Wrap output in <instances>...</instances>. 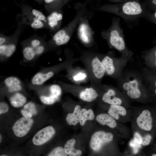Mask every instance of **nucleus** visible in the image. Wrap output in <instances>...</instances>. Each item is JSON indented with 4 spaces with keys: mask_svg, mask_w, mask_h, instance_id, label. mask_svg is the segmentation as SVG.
<instances>
[{
    "mask_svg": "<svg viewBox=\"0 0 156 156\" xmlns=\"http://www.w3.org/2000/svg\"><path fill=\"white\" fill-rule=\"evenodd\" d=\"M96 119L100 124L116 129L117 135L120 138H129L130 131L129 129L109 114L106 113L100 114L96 116Z\"/></svg>",
    "mask_w": 156,
    "mask_h": 156,
    "instance_id": "obj_1",
    "label": "nucleus"
},
{
    "mask_svg": "<svg viewBox=\"0 0 156 156\" xmlns=\"http://www.w3.org/2000/svg\"><path fill=\"white\" fill-rule=\"evenodd\" d=\"M122 89L125 96L127 98L138 101L143 102V90L138 79L131 77L123 82Z\"/></svg>",
    "mask_w": 156,
    "mask_h": 156,
    "instance_id": "obj_2",
    "label": "nucleus"
},
{
    "mask_svg": "<svg viewBox=\"0 0 156 156\" xmlns=\"http://www.w3.org/2000/svg\"><path fill=\"white\" fill-rule=\"evenodd\" d=\"M120 19H116L114 27L109 33V42L110 45L123 53H127L122 29L120 26Z\"/></svg>",
    "mask_w": 156,
    "mask_h": 156,
    "instance_id": "obj_3",
    "label": "nucleus"
},
{
    "mask_svg": "<svg viewBox=\"0 0 156 156\" xmlns=\"http://www.w3.org/2000/svg\"><path fill=\"white\" fill-rule=\"evenodd\" d=\"M108 113L117 121L122 123L131 121L133 110L119 105H110Z\"/></svg>",
    "mask_w": 156,
    "mask_h": 156,
    "instance_id": "obj_4",
    "label": "nucleus"
},
{
    "mask_svg": "<svg viewBox=\"0 0 156 156\" xmlns=\"http://www.w3.org/2000/svg\"><path fill=\"white\" fill-rule=\"evenodd\" d=\"M114 135L110 132L100 131L95 132L92 135L90 146L93 150L98 151L105 144L113 141Z\"/></svg>",
    "mask_w": 156,
    "mask_h": 156,
    "instance_id": "obj_5",
    "label": "nucleus"
},
{
    "mask_svg": "<svg viewBox=\"0 0 156 156\" xmlns=\"http://www.w3.org/2000/svg\"><path fill=\"white\" fill-rule=\"evenodd\" d=\"M125 96H123L120 93L118 94L115 90L110 89L103 94L102 100L105 103L110 105H119L130 108Z\"/></svg>",
    "mask_w": 156,
    "mask_h": 156,
    "instance_id": "obj_6",
    "label": "nucleus"
},
{
    "mask_svg": "<svg viewBox=\"0 0 156 156\" xmlns=\"http://www.w3.org/2000/svg\"><path fill=\"white\" fill-rule=\"evenodd\" d=\"M33 123V120L30 118L24 116L20 118L12 127L14 134L18 137L25 136L30 130Z\"/></svg>",
    "mask_w": 156,
    "mask_h": 156,
    "instance_id": "obj_7",
    "label": "nucleus"
},
{
    "mask_svg": "<svg viewBox=\"0 0 156 156\" xmlns=\"http://www.w3.org/2000/svg\"><path fill=\"white\" fill-rule=\"evenodd\" d=\"M55 131L51 126H48L39 131L34 136L32 139L35 145H40L49 140L54 135Z\"/></svg>",
    "mask_w": 156,
    "mask_h": 156,
    "instance_id": "obj_8",
    "label": "nucleus"
},
{
    "mask_svg": "<svg viewBox=\"0 0 156 156\" xmlns=\"http://www.w3.org/2000/svg\"><path fill=\"white\" fill-rule=\"evenodd\" d=\"M121 14L124 15L134 16L140 15L143 12L140 4L136 1H129L123 5Z\"/></svg>",
    "mask_w": 156,
    "mask_h": 156,
    "instance_id": "obj_9",
    "label": "nucleus"
},
{
    "mask_svg": "<svg viewBox=\"0 0 156 156\" xmlns=\"http://www.w3.org/2000/svg\"><path fill=\"white\" fill-rule=\"evenodd\" d=\"M91 64L94 76L98 79L102 78L105 73V70L101 61L96 57L92 60Z\"/></svg>",
    "mask_w": 156,
    "mask_h": 156,
    "instance_id": "obj_10",
    "label": "nucleus"
},
{
    "mask_svg": "<svg viewBox=\"0 0 156 156\" xmlns=\"http://www.w3.org/2000/svg\"><path fill=\"white\" fill-rule=\"evenodd\" d=\"M54 74L52 71L46 73H37L32 78L31 82L34 85H41L52 77Z\"/></svg>",
    "mask_w": 156,
    "mask_h": 156,
    "instance_id": "obj_11",
    "label": "nucleus"
},
{
    "mask_svg": "<svg viewBox=\"0 0 156 156\" xmlns=\"http://www.w3.org/2000/svg\"><path fill=\"white\" fill-rule=\"evenodd\" d=\"M96 91L92 88H86L81 91L80 94L81 99L88 102H91L94 101L98 96Z\"/></svg>",
    "mask_w": 156,
    "mask_h": 156,
    "instance_id": "obj_12",
    "label": "nucleus"
},
{
    "mask_svg": "<svg viewBox=\"0 0 156 156\" xmlns=\"http://www.w3.org/2000/svg\"><path fill=\"white\" fill-rule=\"evenodd\" d=\"M81 108L80 105H77L75 107L73 113L67 114L66 120L68 125L75 126L79 122Z\"/></svg>",
    "mask_w": 156,
    "mask_h": 156,
    "instance_id": "obj_13",
    "label": "nucleus"
},
{
    "mask_svg": "<svg viewBox=\"0 0 156 156\" xmlns=\"http://www.w3.org/2000/svg\"><path fill=\"white\" fill-rule=\"evenodd\" d=\"M76 141L74 139L68 140L64 145V149L67 155L70 156H80L82 154L81 151L74 148V146Z\"/></svg>",
    "mask_w": 156,
    "mask_h": 156,
    "instance_id": "obj_14",
    "label": "nucleus"
},
{
    "mask_svg": "<svg viewBox=\"0 0 156 156\" xmlns=\"http://www.w3.org/2000/svg\"><path fill=\"white\" fill-rule=\"evenodd\" d=\"M101 62L103 64L107 75H111L115 72L116 68L113 59L108 56H105Z\"/></svg>",
    "mask_w": 156,
    "mask_h": 156,
    "instance_id": "obj_15",
    "label": "nucleus"
},
{
    "mask_svg": "<svg viewBox=\"0 0 156 156\" xmlns=\"http://www.w3.org/2000/svg\"><path fill=\"white\" fill-rule=\"evenodd\" d=\"M21 112L23 116L31 118L37 113V111L35 104L32 102H29L24 105Z\"/></svg>",
    "mask_w": 156,
    "mask_h": 156,
    "instance_id": "obj_16",
    "label": "nucleus"
},
{
    "mask_svg": "<svg viewBox=\"0 0 156 156\" xmlns=\"http://www.w3.org/2000/svg\"><path fill=\"white\" fill-rule=\"evenodd\" d=\"M11 105L15 107L23 106L26 102V99L23 95L19 93H16L10 99Z\"/></svg>",
    "mask_w": 156,
    "mask_h": 156,
    "instance_id": "obj_17",
    "label": "nucleus"
},
{
    "mask_svg": "<svg viewBox=\"0 0 156 156\" xmlns=\"http://www.w3.org/2000/svg\"><path fill=\"white\" fill-rule=\"evenodd\" d=\"M94 118V115L92 109H89L87 110L85 108H83L81 109L79 122L81 125H83L86 120H93Z\"/></svg>",
    "mask_w": 156,
    "mask_h": 156,
    "instance_id": "obj_18",
    "label": "nucleus"
},
{
    "mask_svg": "<svg viewBox=\"0 0 156 156\" xmlns=\"http://www.w3.org/2000/svg\"><path fill=\"white\" fill-rule=\"evenodd\" d=\"M16 49V46L13 44H2L0 46V53L1 55L9 57L13 54Z\"/></svg>",
    "mask_w": 156,
    "mask_h": 156,
    "instance_id": "obj_19",
    "label": "nucleus"
},
{
    "mask_svg": "<svg viewBox=\"0 0 156 156\" xmlns=\"http://www.w3.org/2000/svg\"><path fill=\"white\" fill-rule=\"evenodd\" d=\"M62 18V15L60 13L58 14L56 12L52 13L48 17V20L49 26L53 27L56 25L57 22Z\"/></svg>",
    "mask_w": 156,
    "mask_h": 156,
    "instance_id": "obj_20",
    "label": "nucleus"
},
{
    "mask_svg": "<svg viewBox=\"0 0 156 156\" xmlns=\"http://www.w3.org/2000/svg\"><path fill=\"white\" fill-rule=\"evenodd\" d=\"M23 53L25 58L28 60H32L36 55L34 48L31 46H27L25 47Z\"/></svg>",
    "mask_w": 156,
    "mask_h": 156,
    "instance_id": "obj_21",
    "label": "nucleus"
},
{
    "mask_svg": "<svg viewBox=\"0 0 156 156\" xmlns=\"http://www.w3.org/2000/svg\"><path fill=\"white\" fill-rule=\"evenodd\" d=\"M5 86L9 88L14 86L20 85L21 83L20 81L17 78L10 77L6 78L4 81Z\"/></svg>",
    "mask_w": 156,
    "mask_h": 156,
    "instance_id": "obj_22",
    "label": "nucleus"
},
{
    "mask_svg": "<svg viewBox=\"0 0 156 156\" xmlns=\"http://www.w3.org/2000/svg\"><path fill=\"white\" fill-rule=\"evenodd\" d=\"M59 98V97L51 94L49 96H41L40 99L44 104L51 105L54 103Z\"/></svg>",
    "mask_w": 156,
    "mask_h": 156,
    "instance_id": "obj_23",
    "label": "nucleus"
},
{
    "mask_svg": "<svg viewBox=\"0 0 156 156\" xmlns=\"http://www.w3.org/2000/svg\"><path fill=\"white\" fill-rule=\"evenodd\" d=\"M67 154L66 153L64 148L60 146L54 148L48 155L49 156H66Z\"/></svg>",
    "mask_w": 156,
    "mask_h": 156,
    "instance_id": "obj_24",
    "label": "nucleus"
},
{
    "mask_svg": "<svg viewBox=\"0 0 156 156\" xmlns=\"http://www.w3.org/2000/svg\"><path fill=\"white\" fill-rule=\"evenodd\" d=\"M51 94L59 97L61 94L62 89L60 86L57 84H53L50 88Z\"/></svg>",
    "mask_w": 156,
    "mask_h": 156,
    "instance_id": "obj_25",
    "label": "nucleus"
},
{
    "mask_svg": "<svg viewBox=\"0 0 156 156\" xmlns=\"http://www.w3.org/2000/svg\"><path fill=\"white\" fill-rule=\"evenodd\" d=\"M70 39L69 36L66 35L62 36L55 40L56 44L58 45H62L67 43Z\"/></svg>",
    "mask_w": 156,
    "mask_h": 156,
    "instance_id": "obj_26",
    "label": "nucleus"
},
{
    "mask_svg": "<svg viewBox=\"0 0 156 156\" xmlns=\"http://www.w3.org/2000/svg\"><path fill=\"white\" fill-rule=\"evenodd\" d=\"M44 24L41 20L36 18L31 24V27L34 29H40L43 27Z\"/></svg>",
    "mask_w": 156,
    "mask_h": 156,
    "instance_id": "obj_27",
    "label": "nucleus"
},
{
    "mask_svg": "<svg viewBox=\"0 0 156 156\" xmlns=\"http://www.w3.org/2000/svg\"><path fill=\"white\" fill-rule=\"evenodd\" d=\"M32 13L36 18L41 21H44L46 17L40 11L36 9H33L32 11Z\"/></svg>",
    "mask_w": 156,
    "mask_h": 156,
    "instance_id": "obj_28",
    "label": "nucleus"
},
{
    "mask_svg": "<svg viewBox=\"0 0 156 156\" xmlns=\"http://www.w3.org/2000/svg\"><path fill=\"white\" fill-rule=\"evenodd\" d=\"M142 143L141 144L143 146L148 145L150 143L152 138V136L150 134H147L142 136Z\"/></svg>",
    "mask_w": 156,
    "mask_h": 156,
    "instance_id": "obj_29",
    "label": "nucleus"
},
{
    "mask_svg": "<svg viewBox=\"0 0 156 156\" xmlns=\"http://www.w3.org/2000/svg\"><path fill=\"white\" fill-rule=\"evenodd\" d=\"M133 137L135 142L139 145H141L142 143V137L141 135L138 133H133Z\"/></svg>",
    "mask_w": 156,
    "mask_h": 156,
    "instance_id": "obj_30",
    "label": "nucleus"
},
{
    "mask_svg": "<svg viewBox=\"0 0 156 156\" xmlns=\"http://www.w3.org/2000/svg\"><path fill=\"white\" fill-rule=\"evenodd\" d=\"M9 107L8 104L4 102L0 103V114L7 112L8 110Z\"/></svg>",
    "mask_w": 156,
    "mask_h": 156,
    "instance_id": "obj_31",
    "label": "nucleus"
},
{
    "mask_svg": "<svg viewBox=\"0 0 156 156\" xmlns=\"http://www.w3.org/2000/svg\"><path fill=\"white\" fill-rule=\"evenodd\" d=\"M86 77V75L84 73H79L75 75L73 77L75 81H77L83 80Z\"/></svg>",
    "mask_w": 156,
    "mask_h": 156,
    "instance_id": "obj_32",
    "label": "nucleus"
},
{
    "mask_svg": "<svg viewBox=\"0 0 156 156\" xmlns=\"http://www.w3.org/2000/svg\"><path fill=\"white\" fill-rule=\"evenodd\" d=\"M8 88V90L10 92L19 91L22 89V86L20 85H17Z\"/></svg>",
    "mask_w": 156,
    "mask_h": 156,
    "instance_id": "obj_33",
    "label": "nucleus"
},
{
    "mask_svg": "<svg viewBox=\"0 0 156 156\" xmlns=\"http://www.w3.org/2000/svg\"><path fill=\"white\" fill-rule=\"evenodd\" d=\"M65 31L63 30H61L57 32L53 37V39L54 40H55L60 37L65 35L66 34Z\"/></svg>",
    "mask_w": 156,
    "mask_h": 156,
    "instance_id": "obj_34",
    "label": "nucleus"
},
{
    "mask_svg": "<svg viewBox=\"0 0 156 156\" xmlns=\"http://www.w3.org/2000/svg\"><path fill=\"white\" fill-rule=\"evenodd\" d=\"M35 53L36 55H39L42 53L44 50V47L42 45L40 46L34 48Z\"/></svg>",
    "mask_w": 156,
    "mask_h": 156,
    "instance_id": "obj_35",
    "label": "nucleus"
},
{
    "mask_svg": "<svg viewBox=\"0 0 156 156\" xmlns=\"http://www.w3.org/2000/svg\"><path fill=\"white\" fill-rule=\"evenodd\" d=\"M41 42L38 40L34 39L32 40L31 42V46L34 48L40 45Z\"/></svg>",
    "mask_w": 156,
    "mask_h": 156,
    "instance_id": "obj_36",
    "label": "nucleus"
},
{
    "mask_svg": "<svg viewBox=\"0 0 156 156\" xmlns=\"http://www.w3.org/2000/svg\"><path fill=\"white\" fill-rule=\"evenodd\" d=\"M81 37L83 40L86 42H88V37L85 34V32H83L81 34Z\"/></svg>",
    "mask_w": 156,
    "mask_h": 156,
    "instance_id": "obj_37",
    "label": "nucleus"
},
{
    "mask_svg": "<svg viewBox=\"0 0 156 156\" xmlns=\"http://www.w3.org/2000/svg\"><path fill=\"white\" fill-rule=\"evenodd\" d=\"M6 38L3 37H1L0 38V44L2 45L5 42Z\"/></svg>",
    "mask_w": 156,
    "mask_h": 156,
    "instance_id": "obj_38",
    "label": "nucleus"
},
{
    "mask_svg": "<svg viewBox=\"0 0 156 156\" xmlns=\"http://www.w3.org/2000/svg\"><path fill=\"white\" fill-rule=\"evenodd\" d=\"M153 54L155 59V64L156 66V48L154 49L153 51Z\"/></svg>",
    "mask_w": 156,
    "mask_h": 156,
    "instance_id": "obj_39",
    "label": "nucleus"
},
{
    "mask_svg": "<svg viewBox=\"0 0 156 156\" xmlns=\"http://www.w3.org/2000/svg\"><path fill=\"white\" fill-rule=\"evenodd\" d=\"M153 17L154 21L156 23V11H155L153 14Z\"/></svg>",
    "mask_w": 156,
    "mask_h": 156,
    "instance_id": "obj_40",
    "label": "nucleus"
},
{
    "mask_svg": "<svg viewBox=\"0 0 156 156\" xmlns=\"http://www.w3.org/2000/svg\"><path fill=\"white\" fill-rule=\"evenodd\" d=\"M151 3L154 6L156 7V0H152Z\"/></svg>",
    "mask_w": 156,
    "mask_h": 156,
    "instance_id": "obj_41",
    "label": "nucleus"
},
{
    "mask_svg": "<svg viewBox=\"0 0 156 156\" xmlns=\"http://www.w3.org/2000/svg\"><path fill=\"white\" fill-rule=\"evenodd\" d=\"M54 0H44L45 2L47 3H51Z\"/></svg>",
    "mask_w": 156,
    "mask_h": 156,
    "instance_id": "obj_42",
    "label": "nucleus"
},
{
    "mask_svg": "<svg viewBox=\"0 0 156 156\" xmlns=\"http://www.w3.org/2000/svg\"><path fill=\"white\" fill-rule=\"evenodd\" d=\"M155 94L156 95V79L155 80Z\"/></svg>",
    "mask_w": 156,
    "mask_h": 156,
    "instance_id": "obj_43",
    "label": "nucleus"
},
{
    "mask_svg": "<svg viewBox=\"0 0 156 156\" xmlns=\"http://www.w3.org/2000/svg\"><path fill=\"white\" fill-rule=\"evenodd\" d=\"M2 140V138L1 134H0V142L1 143Z\"/></svg>",
    "mask_w": 156,
    "mask_h": 156,
    "instance_id": "obj_44",
    "label": "nucleus"
},
{
    "mask_svg": "<svg viewBox=\"0 0 156 156\" xmlns=\"http://www.w3.org/2000/svg\"><path fill=\"white\" fill-rule=\"evenodd\" d=\"M152 156H156V154H153L152 155Z\"/></svg>",
    "mask_w": 156,
    "mask_h": 156,
    "instance_id": "obj_45",
    "label": "nucleus"
},
{
    "mask_svg": "<svg viewBox=\"0 0 156 156\" xmlns=\"http://www.w3.org/2000/svg\"><path fill=\"white\" fill-rule=\"evenodd\" d=\"M0 156H7V155H1Z\"/></svg>",
    "mask_w": 156,
    "mask_h": 156,
    "instance_id": "obj_46",
    "label": "nucleus"
}]
</instances>
